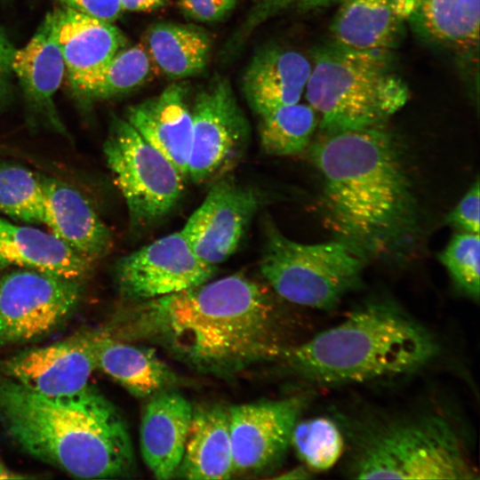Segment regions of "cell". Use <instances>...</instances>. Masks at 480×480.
Returning <instances> with one entry per match:
<instances>
[{"label":"cell","mask_w":480,"mask_h":480,"mask_svg":"<svg viewBox=\"0 0 480 480\" xmlns=\"http://www.w3.org/2000/svg\"><path fill=\"white\" fill-rule=\"evenodd\" d=\"M105 332L156 343L186 364L215 373L281 356L287 348L273 294L238 273L130 303Z\"/></svg>","instance_id":"obj_1"},{"label":"cell","mask_w":480,"mask_h":480,"mask_svg":"<svg viewBox=\"0 0 480 480\" xmlns=\"http://www.w3.org/2000/svg\"><path fill=\"white\" fill-rule=\"evenodd\" d=\"M324 223L365 260H396L419 234L420 214L402 148L382 125L323 134L311 149Z\"/></svg>","instance_id":"obj_2"},{"label":"cell","mask_w":480,"mask_h":480,"mask_svg":"<svg viewBox=\"0 0 480 480\" xmlns=\"http://www.w3.org/2000/svg\"><path fill=\"white\" fill-rule=\"evenodd\" d=\"M0 423L30 456L75 477H131L136 471L128 426L94 387L47 396L0 378Z\"/></svg>","instance_id":"obj_3"},{"label":"cell","mask_w":480,"mask_h":480,"mask_svg":"<svg viewBox=\"0 0 480 480\" xmlns=\"http://www.w3.org/2000/svg\"><path fill=\"white\" fill-rule=\"evenodd\" d=\"M437 352L436 338L423 324L395 303L375 300L281 356L308 380L338 385L412 373Z\"/></svg>","instance_id":"obj_4"},{"label":"cell","mask_w":480,"mask_h":480,"mask_svg":"<svg viewBox=\"0 0 480 480\" xmlns=\"http://www.w3.org/2000/svg\"><path fill=\"white\" fill-rule=\"evenodd\" d=\"M390 60L333 43L315 52L304 92L323 134L382 125L405 105L409 90Z\"/></svg>","instance_id":"obj_5"},{"label":"cell","mask_w":480,"mask_h":480,"mask_svg":"<svg viewBox=\"0 0 480 480\" xmlns=\"http://www.w3.org/2000/svg\"><path fill=\"white\" fill-rule=\"evenodd\" d=\"M348 473L357 479L477 478L458 432L434 414L368 428L352 453Z\"/></svg>","instance_id":"obj_6"},{"label":"cell","mask_w":480,"mask_h":480,"mask_svg":"<svg viewBox=\"0 0 480 480\" xmlns=\"http://www.w3.org/2000/svg\"><path fill=\"white\" fill-rule=\"evenodd\" d=\"M260 273L280 298L293 304L331 309L359 286L366 260L346 243L334 239L302 244L266 222Z\"/></svg>","instance_id":"obj_7"},{"label":"cell","mask_w":480,"mask_h":480,"mask_svg":"<svg viewBox=\"0 0 480 480\" xmlns=\"http://www.w3.org/2000/svg\"><path fill=\"white\" fill-rule=\"evenodd\" d=\"M103 152L133 228L155 224L176 205L185 180L124 118L113 117Z\"/></svg>","instance_id":"obj_8"},{"label":"cell","mask_w":480,"mask_h":480,"mask_svg":"<svg viewBox=\"0 0 480 480\" xmlns=\"http://www.w3.org/2000/svg\"><path fill=\"white\" fill-rule=\"evenodd\" d=\"M82 281L23 268L4 275L0 278V345L32 341L55 331L77 308Z\"/></svg>","instance_id":"obj_9"},{"label":"cell","mask_w":480,"mask_h":480,"mask_svg":"<svg viewBox=\"0 0 480 480\" xmlns=\"http://www.w3.org/2000/svg\"><path fill=\"white\" fill-rule=\"evenodd\" d=\"M188 179L204 183L230 168L247 145L250 127L229 81L216 76L196 96Z\"/></svg>","instance_id":"obj_10"},{"label":"cell","mask_w":480,"mask_h":480,"mask_svg":"<svg viewBox=\"0 0 480 480\" xmlns=\"http://www.w3.org/2000/svg\"><path fill=\"white\" fill-rule=\"evenodd\" d=\"M217 268L201 260L180 231L119 258L114 276L129 303L176 293L211 280Z\"/></svg>","instance_id":"obj_11"},{"label":"cell","mask_w":480,"mask_h":480,"mask_svg":"<svg viewBox=\"0 0 480 480\" xmlns=\"http://www.w3.org/2000/svg\"><path fill=\"white\" fill-rule=\"evenodd\" d=\"M303 401L300 397L267 400L228 408L235 474L273 468L291 445Z\"/></svg>","instance_id":"obj_12"},{"label":"cell","mask_w":480,"mask_h":480,"mask_svg":"<svg viewBox=\"0 0 480 480\" xmlns=\"http://www.w3.org/2000/svg\"><path fill=\"white\" fill-rule=\"evenodd\" d=\"M101 331L83 332L52 344L31 348L6 360L4 377L44 396L77 393L89 386L98 369Z\"/></svg>","instance_id":"obj_13"},{"label":"cell","mask_w":480,"mask_h":480,"mask_svg":"<svg viewBox=\"0 0 480 480\" xmlns=\"http://www.w3.org/2000/svg\"><path fill=\"white\" fill-rule=\"evenodd\" d=\"M259 204L253 189L221 179L213 184L180 232L201 260L217 267L236 252Z\"/></svg>","instance_id":"obj_14"},{"label":"cell","mask_w":480,"mask_h":480,"mask_svg":"<svg viewBox=\"0 0 480 480\" xmlns=\"http://www.w3.org/2000/svg\"><path fill=\"white\" fill-rule=\"evenodd\" d=\"M56 39L74 94L92 100L94 91L125 38L112 24L62 7L52 12Z\"/></svg>","instance_id":"obj_15"},{"label":"cell","mask_w":480,"mask_h":480,"mask_svg":"<svg viewBox=\"0 0 480 480\" xmlns=\"http://www.w3.org/2000/svg\"><path fill=\"white\" fill-rule=\"evenodd\" d=\"M12 69L19 79L30 112L53 132L68 136L53 100L65 65L52 12L46 15L29 42L14 51Z\"/></svg>","instance_id":"obj_16"},{"label":"cell","mask_w":480,"mask_h":480,"mask_svg":"<svg viewBox=\"0 0 480 480\" xmlns=\"http://www.w3.org/2000/svg\"><path fill=\"white\" fill-rule=\"evenodd\" d=\"M188 88L172 83L158 95L127 108L124 119L188 179L192 142Z\"/></svg>","instance_id":"obj_17"},{"label":"cell","mask_w":480,"mask_h":480,"mask_svg":"<svg viewBox=\"0 0 480 480\" xmlns=\"http://www.w3.org/2000/svg\"><path fill=\"white\" fill-rule=\"evenodd\" d=\"M193 412L190 402L171 388L149 396L141 417L140 445L142 459L156 479L175 477Z\"/></svg>","instance_id":"obj_18"},{"label":"cell","mask_w":480,"mask_h":480,"mask_svg":"<svg viewBox=\"0 0 480 480\" xmlns=\"http://www.w3.org/2000/svg\"><path fill=\"white\" fill-rule=\"evenodd\" d=\"M42 224L70 248L92 263L112 245L108 227L76 188L60 180L43 176Z\"/></svg>","instance_id":"obj_19"},{"label":"cell","mask_w":480,"mask_h":480,"mask_svg":"<svg viewBox=\"0 0 480 480\" xmlns=\"http://www.w3.org/2000/svg\"><path fill=\"white\" fill-rule=\"evenodd\" d=\"M311 72V62L300 52L280 46L259 50L242 78L249 107L260 117L298 103Z\"/></svg>","instance_id":"obj_20"},{"label":"cell","mask_w":480,"mask_h":480,"mask_svg":"<svg viewBox=\"0 0 480 480\" xmlns=\"http://www.w3.org/2000/svg\"><path fill=\"white\" fill-rule=\"evenodd\" d=\"M332 43L356 51L391 52L404 32L408 0H339Z\"/></svg>","instance_id":"obj_21"},{"label":"cell","mask_w":480,"mask_h":480,"mask_svg":"<svg viewBox=\"0 0 480 480\" xmlns=\"http://www.w3.org/2000/svg\"><path fill=\"white\" fill-rule=\"evenodd\" d=\"M407 23L428 43L466 63L478 62L479 0H408Z\"/></svg>","instance_id":"obj_22"},{"label":"cell","mask_w":480,"mask_h":480,"mask_svg":"<svg viewBox=\"0 0 480 480\" xmlns=\"http://www.w3.org/2000/svg\"><path fill=\"white\" fill-rule=\"evenodd\" d=\"M11 267L84 280L92 262L51 232L0 217V268Z\"/></svg>","instance_id":"obj_23"},{"label":"cell","mask_w":480,"mask_h":480,"mask_svg":"<svg viewBox=\"0 0 480 480\" xmlns=\"http://www.w3.org/2000/svg\"><path fill=\"white\" fill-rule=\"evenodd\" d=\"M233 474L228 408L214 404L194 410L175 477L223 480Z\"/></svg>","instance_id":"obj_24"},{"label":"cell","mask_w":480,"mask_h":480,"mask_svg":"<svg viewBox=\"0 0 480 480\" xmlns=\"http://www.w3.org/2000/svg\"><path fill=\"white\" fill-rule=\"evenodd\" d=\"M98 369L138 397H149L171 388L176 375L150 348L134 346L101 331Z\"/></svg>","instance_id":"obj_25"},{"label":"cell","mask_w":480,"mask_h":480,"mask_svg":"<svg viewBox=\"0 0 480 480\" xmlns=\"http://www.w3.org/2000/svg\"><path fill=\"white\" fill-rule=\"evenodd\" d=\"M146 44L154 65L174 80L202 73L212 51L211 38L203 28L172 22L151 26L146 33Z\"/></svg>","instance_id":"obj_26"},{"label":"cell","mask_w":480,"mask_h":480,"mask_svg":"<svg viewBox=\"0 0 480 480\" xmlns=\"http://www.w3.org/2000/svg\"><path fill=\"white\" fill-rule=\"evenodd\" d=\"M319 123L308 104H291L260 116V141L270 156H292L303 151Z\"/></svg>","instance_id":"obj_27"},{"label":"cell","mask_w":480,"mask_h":480,"mask_svg":"<svg viewBox=\"0 0 480 480\" xmlns=\"http://www.w3.org/2000/svg\"><path fill=\"white\" fill-rule=\"evenodd\" d=\"M43 176L12 163L0 162V212L26 223H42Z\"/></svg>","instance_id":"obj_28"},{"label":"cell","mask_w":480,"mask_h":480,"mask_svg":"<svg viewBox=\"0 0 480 480\" xmlns=\"http://www.w3.org/2000/svg\"><path fill=\"white\" fill-rule=\"evenodd\" d=\"M291 444L304 466L312 472L332 468L344 451L343 436L337 424L325 417H316L295 424Z\"/></svg>","instance_id":"obj_29"},{"label":"cell","mask_w":480,"mask_h":480,"mask_svg":"<svg viewBox=\"0 0 480 480\" xmlns=\"http://www.w3.org/2000/svg\"><path fill=\"white\" fill-rule=\"evenodd\" d=\"M153 64L145 46L121 49L106 68L92 100L115 98L138 88L152 75Z\"/></svg>","instance_id":"obj_30"},{"label":"cell","mask_w":480,"mask_h":480,"mask_svg":"<svg viewBox=\"0 0 480 480\" xmlns=\"http://www.w3.org/2000/svg\"><path fill=\"white\" fill-rule=\"evenodd\" d=\"M479 234L458 232L439 254L455 286L467 297L479 299Z\"/></svg>","instance_id":"obj_31"},{"label":"cell","mask_w":480,"mask_h":480,"mask_svg":"<svg viewBox=\"0 0 480 480\" xmlns=\"http://www.w3.org/2000/svg\"><path fill=\"white\" fill-rule=\"evenodd\" d=\"M479 181L476 180L447 215L445 222L459 232L479 234Z\"/></svg>","instance_id":"obj_32"},{"label":"cell","mask_w":480,"mask_h":480,"mask_svg":"<svg viewBox=\"0 0 480 480\" xmlns=\"http://www.w3.org/2000/svg\"><path fill=\"white\" fill-rule=\"evenodd\" d=\"M238 0H179L181 12L200 22H215L226 18Z\"/></svg>","instance_id":"obj_33"},{"label":"cell","mask_w":480,"mask_h":480,"mask_svg":"<svg viewBox=\"0 0 480 480\" xmlns=\"http://www.w3.org/2000/svg\"><path fill=\"white\" fill-rule=\"evenodd\" d=\"M62 7L108 22L115 21L121 14L120 0H52Z\"/></svg>","instance_id":"obj_34"},{"label":"cell","mask_w":480,"mask_h":480,"mask_svg":"<svg viewBox=\"0 0 480 480\" xmlns=\"http://www.w3.org/2000/svg\"><path fill=\"white\" fill-rule=\"evenodd\" d=\"M14 51L6 33L0 27V106L9 93V78L12 72V60Z\"/></svg>","instance_id":"obj_35"},{"label":"cell","mask_w":480,"mask_h":480,"mask_svg":"<svg viewBox=\"0 0 480 480\" xmlns=\"http://www.w3.org/2000/svg\"><path fill=\"white\" fill-rule=\"evenodd\" d=\"M169 0H120L122 11L150 12L164 6Z\"/></svg>","instance_id":"obj_36"},{"label":"cell","mask_w":480,"mask_h":480,"mask_svg":"<svg viewBox=\"0 0 480 480\" xmlns=\"http://www.w3.org/2000/svg\"><path fill=\"white\" fill-rule=\"evenodd\" d=\"M311 470L306 466L292 468L283 475L275 476L276 479H308L311 477Z\"/></svg>","instance_id":"obj_37"},{"label":"cell","mask_w":480,"mask_h":480,"mask_svg":"<svg viewBox=\"0 0 480 480\" xmlns=\"http://www.w3.org/2000/svg\"><path fill=\"white\" fill-rule=\"evenodd\" d=\"M27 477L24 475L12 471L0 460V479H20Z\"/></svg>","instance_id":"obj_38"}]
</instances>
